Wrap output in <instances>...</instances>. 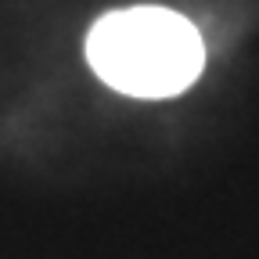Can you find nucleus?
<instances>
[{
  "mask_svg": "<svg viewBox=\"0 0 259 259\" xmlns=\"http://www.w3.org/2000/svg\"><path fill=\"white\" fill-rule=\"evenodd\" d=\"M87 61L119 94L173 97L198 79L205 47L198 29L177 11L126 8L90 29Z\"/></svg>",
  "mask_w": 259,
  "mask_h": 259,
  "instance_id": "nucleus-1",
  "label": "nucleus"
}]
</instances>
